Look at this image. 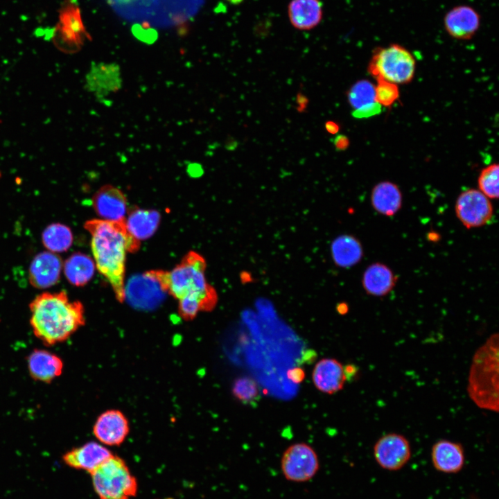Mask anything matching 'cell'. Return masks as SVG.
<instances>
[{
    "label": "cell",
    "instance_id": "cell-19",
    "mask_svg": "<svg viewBox=\"0 0 499 499\" xmlns=\"http://www.w3.org/2000/svg\"><path fill=\"white\" fill-rule=\"evenodd\" d=\"M312 378L317 389L329 394L342 389L347 380L343 365L333 358L318 361L313 369Z\"/></svg>",
    "mask_w": 499,
    "mask_h": 499
},
{
    "label": "cell",
    "instance_id": "cell-5",
    "mask_svg": "<svg viewBox=\"0 0 499 499\" xmlns=\"http://www.w3.org/2000/svg\"><path fill=\"white\" fill-rule=\"evenodd\" d=\"M367 70L376 81L408 84L414 77L416 60L405 46L393 43L374 49Z\"/></svg>",
    "mask_w": 499,
    "mask_h": 499
},
{
    "label": "cell",
    "instance_id": "cell-18",
    "mask_svg": "<svg viewBox=\"0 0 499 499\" xmlns=\"http://www.w3.org/2000/svg\"><path fill=\"white\" fill-rule=\"evenodd\" d=\"M28 370L33 379L50 383L59 377L63 371L60 357L45 349H34L28 356Z\"/></svg>",
    "mask_w": 499,
    "mask_h": 499
},
{
    "label": "cell",
    "instance_id": "cell-13",
    "mask_svg": "<svg viewBox=\"0 0 499 499\" xmlns=\"http://www.w3.org/2000/svg\"><path fill=\"white\" fill-rule=\"evenodd\" d=\"M61 258L49 251L37 254L31 261L28 269L30 283L38 289L50 288L57 283L62 271Z\"/></svg>",
    "mask_w": 499,
    "mask_h": 499
},
{
    "label": "cell",
    "instance_id": "cell-29",
    "mask_svg": "<svg viewBox=\"0 0 499 499\" xmlns=\"http://www.w3.org/2000/svg\"><path fill=\"white\" fill-rule=\"evenodd\" d=\"M234 396L244 404H254L260 398L256 382L250 377H240L236 379L232 387Z\"/></svg>",
    "mask_w": 499,
    "mask_h": 499
},
{
    "label": "cell",
    "instance_id": "cell-12",
    "mask_svg": "<svg viewBox=\"0 0 499 499\" xmlns=\"http://www.w3.org/2000/svg\"><path fill=\"white\" fill-rule=\"evenodd\" d=\"M481 25L479 12L469 5H458L450 9L444 15V27L453 39L468 40L478 31Z\"/></svg>",
    "mask_w": 499,
    "mask_h": 499
},
{
    "label": "cell",
    "instance_id": "cell-6",
    "mask_svg": "<svg viewBox=\"0 0 499 499\" xmlns=\"http://www.w3.org/2000/svg\"><path fill=\"white\" fill-rule=\"evenodd\" d=\"M90 474L99 499H130L137 493L136 478L119 457L112 455Z\"/></svg>",
    "mask_w": 499,
    "mask_h": 499
},
{
    "label": "cell",
    "instance_id": "cell-1",
    "mask_svg": "<svg viewBox=\"0 0 499 499\" xmlns=\"http://www.w3.org/2000/svg\"><path fill=\"white\" fill-rule=\"evenodd\" d=\"M84 227L91 235L96 268L110 283L116 299L124 301L126 252L137 251L140 241L128 231L125 219H92L87 220Z\"/></svg>",
    "mask_w": 499,
    "mask_h": 499
},
{
    "label": "cell",
    "instance_id": "cell-14",
    "mask_svg": "<svg viewBox=\"0 0 499 499\" xmlns=\"http://www.w3.org/2000/svg\"><path fill=\"white\" fill-rule=\"evenodd\" d=\"M112 455L104 444L89 441L67 451L63 455L62 459L71 468L91 473Z\"/></svg>",
    "mask_w": 499,
    "mask_h": 499
},
{
    "label": "cell",
    "instance_id": "cell-10",
    "mask_svg": "<svg viewBox=\"0 0 499 499\" xmlns=\"http://www.w3.org/2000/svg\"><path fill=\"white\" fill-rule=\"evenodd\" d=\"M86 36L78 7L71 1H66L60 8L53 33L56 44L62 49L75 50L82 44Z\"/></svg>",
    "mask_w": 499,
    "mask_h": 499
},
{
    "label": "cell",
    "instance_id": "cell-16",
    "mask_svg": "<svg viewBox=\"0 0 499 499\" xmlns=\"http://www.w3.org/2000/svg\"><path fill=\"white\" fill-rule=\"evenodd\" d=\"M128 423L125 416L117 410L101 414L94 426V435L98 441L106 446L121 444L128 433Z\"/></svg>",
    "mask_w": 499,
    "mask_h": 499
},
{
    "label": "cell",
    "instance_id": "cell-25",
    "mask_svg": "<svg viewBox=\"0 0 499 499\" xmlns=\"http://www.w3.org/2000/svg\"><path fill=\"white\" fill-rule=\"evenodd\" d=\"M331 255L335 265L349 268L357 264L363 256L359 240L351 235H341L333 240L331 247Z\"/></svg>",
    "mask_w": 499,
    "mask_h": 499
},
{
    "label": "cell",
    "instance_id": "cell-21",
    "mask_svg": "<svg viewBox=\"0 0 499 499\" xmlns=\"http://www.w3.org/2000/svg\"><path fill=\"white\" fill-rule=\"evenodd\" d=\"M397 277L393 271L381 263H374L365 270L362 284L365 292L375 297H383L394 288Z\"/></svg>",
    "mask_w": 499,
    "mask_h": 499
},
{
    "label": "cell",
    "instance_id": "cell-11",
    "mask_svg": "<svg viewBox=\"0 0 499 499\" xmlns=\"http://www.w3.org/2000/svg\"><path fill=\"white\" fill-rule=\"evenodd\" d=\"M374 457L382 469L396 471L401 469L411 457V447L405 437L388 433L380 437L374 446Z\"/></svg>",
    "mask_w": 499,
    "mask_h": 499
},
{
    "label": "cell",
    "instance_id": "cell-34",
    "mask_svg": "<svg viewBox=\"0 0 499 499\" xmlns=\"http://www.w3.org/2000/svg\"><path fill=\"white\" fill-rule=\"evenodd\" d=\"M344 370L347 380L349 379V378H354L358 373L357 368L353 365H347L344 366Z\"/></svg>",
    "mask_w": 499,
    "mask_h": 499
},
{
    "label": "cell",
    "instance_id": "cell-17",
    "mask_svg": "<svg viewBox=\"0 0 499 499\" xmlns=\"http://www.w3.org/2000/svg\"><path fill=\"white\" fill-rule=\"evenodd\" d=\"M431 460L437 471L455 474L462 471L465 464L464 448L459 443L440 439L432 447Z\"/></svg>",
    "mask_w": 499,
    "mask_h": 499
},
{
    "label": "cell",
    "instance_id": "cell-15",
    "mask_svg": "<svg viewBox=\"0 0 499 499\" xmlns=\"http://www.w3.org/2000/svg\"><path fill=\"white\" fill-rule=\"evenodd\" d=\"M92 204L96 213L103 220L118 221L125 219L127 199L118 188L107 184L94 195Z\"/></svg>",
    "mask_w": 499,
    "mask_h": 499
},
{
    "label": "cell",
    "instance_id": "cell-7",
    "mask_svg": "<svg viewBox=\"0 0 499 499\" xmlns=\"http://www.w3.org/2000/svg\"><path fill=\"white\" fill-rule=\"evenodd\" d=\"M167 292L160 279L159 270L136 274L125 285V300L140 310H152L164 301Z\"/></svg>",
    "mask_w": 499,
    "mask_h": 499
},
{
    "label": "cell",
    "instance_id": "cell-28",
    "mask_svg": "<svg viewBox=\"0 0 499 499\" xmlns=\"http://www.w3.org/2000/svg\"><path fill=\"white\" fill-rule=\"evenodd\" d=\"M478 184L479 190L490 199H498L499 195V166L491 164L480 172Z\"/></svg>",
    "mask_w": 499,
    "mask_h": 499
},
{
    "label": "cell",
    "instance_id": "cell-33",
    "mask_svg": "<svg viewBox=\"0 0 499 499\" xmlns=\"http://www.w3.org/2000/svg\"><path fill=\"white\" fill-rule=\"evenodd\" d=\"M326 130L332 134H336L340 130V125L335 121H328L324 125Z\"/></svg>",
    "mask_w": 499,
    "mask_h": 499
},
{
    "label": "cell",
    "instance_id": "cell-27",
    "mask_svg": "<svg viewBox=\"0 0 499 499\" xmlns=\"http://www.w3.org/2000/svg\"><path fill=\"white\" fill-rule=\"evenodd\" d=\"M71 229L61 223H52L42 232V241L44 247L51 252L60 253L67 251L73 243Z\"/></svg>",
    "mask_w": 499,
    "mask_h": 499
},
{
    "label": "cell",
    "instance_id": "cell-22",
    "mask_svg": "<svg viewBox=\"0 0 499 499\" xmlns=\"http://www.w3.org/2000/svg\"><path fill=\"white\" fill-rule=\"evenodd\" d=\"M348 100L353 109L354 117L362 118L376 114L380 110L375 96V85L365 80L356 82L349 89Z\"/></svg>",
    "mask_w": 499,
    "mask_h": 499
},
{
    "label": "cell",
    "instance_id": "cell-4",
    "mask_svg": "<svg viewBox=\"0 0 499 499\" xmlns=\"http://www.w3.org/2000/svg\"><path fill=\"white\" fill-rule=\"evenodd\" d=\"M468 393L480 408L498 411V334L480 347L473 358Z\"/></svg>",
    "mask_w": 499,
    "mask_h": 499
},
{
    "label": "cell",
    "instance_id": "cell-20",
    "mask_svg": "<svg viewBox=\"0 0 499 499\" xmlns=\"http://www.w3.org/2000/svg\"><path fill=\"white\" fill-rule=\"evenodd\" d=\"M288 15L294 28L301 30H311L322 19V4L319 0H291L288 6Z\"/></svg>",
    "mask_w": 499,
    "mask_h": 499
},
{
    "label": "cell",
    "instance_id": "cell-32",
    "mask_svg": "<svg viewBox=\"0 0 499 499\" xmlns=\"http://www.w3.org/2000/svg\"><path fill=\"white\" fill-rule=\"evenodd\" d=\"M304 376V371L300 369H293L289 371V378L295 382H300Z\"/></svg>",
    "mask_w": 499,
    "mask_h": 499
},
{
    "label": "cell",
    "instance_id": "cell-30",
    "mask_svg": "<svg viewBox=\"0 0 499 499\" xmlns=\"http://www.w3.org/2000/svg\"><path fill=\"white\" fill-rule=\"evenodd\" d=\"M375 96L378 104L381 107L392 106L399 98L398 85L387 81H377L375 86Z\"/></svg>",
    "mask_w": 499,
    "mask_h": 499
},
{
    "label": "cell",
    "instance_id": "cell-31",
    "mask_svg": "<svg viewBox=\"0 0 499 499\" xmlns=\"http://www.w3.org/2000/svg\"><path fill=\"white\" fill-rule=\"evenodd\" d=\"M333 143L335 149L338 151L346 150L349 145V139L343 134L337 135L334 138Z\"/></svg>",
    "mask_w": 499,
    "mask_h": 499
},
{
    "label": "cell",
    "instance_id": "cell-24",
    "mask_svg": "<svg viewBox=\"0 0 499 499\" xmlns=\"http://www.w3.org/2000/svg\"><path fill=\"white\" fill-rule=\"evenodd\" d=\"M160 218L157 211L137 209L129 213L125 222L130 234L140 241L149 238L155 233Z\"/></svg>",
    "mask_w": 499,
    "mask_h": 499
},
{
    "label": "cell",
    "instance_id": "cell-8",
    "mask_svg": "<svg viewBox=\"0 0 499 499\" xmlns=\"http://www.w3.org/2000/svg\"><path fill=\"white\" fill-rule=\"evenodd\" d=\"M281 469L287 480L294 482H307L318 472L319 458L310 446L305 443H296L283 452Z\"/></svg>",
    "mask_w": 499,
    "mask_h": 499
},
{
    "label": "cell",
    "instance_id": "cell-23",
    "mask_svg": "<svg viewBox=\"0 0 499 499\" xmlns=\"http://www.w3.org/2000/svg\"><path fill=\"white\" fill-rule=\"evenodd\" d=\"M402 193L399 186L389 181H383L372 189L371 202L373 209L385 216L395 215L402 206Z\"/></svg>",
    "mask_w": 499,
    "mask_h": 499
},
{
    "label": "cell",
    "instance_id": "cell-26",
    "mask_svg": "<svg viewBox=\"0 0 499 499\" xmlns=\"http://www.w3.org/2000/svg\"><path fill=\"white\" fill-rule=\"evenodd\" d=\"M96 265L87 254L77 252L63 263L62 270L67 281L76 286H83L93 277Z\"/></svg>",
    "mask_w": 499,
    "mask_h": 499
},
{
    "label": "cell",
    "instance_id": "cell-3",
    "mask_svg": "<svg viewBox=\"0 0 499 499\" xmlns=\"http://www.w3.org/2000/svg\"><path fill=\"white\" fill-rule=\"evenodd\" d=\"M29 309L34 335L49 347L67 340L85 322L82 304L70 301L64 291L38 295Z\"/></svg>",
    "mask_w": 499,
    "mask_h": 499
},
{
    "label": "cell",
    "instance_id": "cell-9",
    "mask_svg": "<svg viewBox=\"0 0 499 499\" xmlns=\"http://www.w3.org/2000/svg\"><path fill=\"white\" fill-rule=\"evenodd\" d=\"M455 209L457 218L467 229L485 225L493 212L489 198L475 189H466L459 195Z\"/></svg>",
    "mask_w": 499,
    "mask_h": 499
},
{
    "label": "cell",
    "instance_id": "cell-2",
    "mask_svg": "<svg viewBox=\"0 0 499 499\" xmlns=\"http://www.w3.org/2000/svg\"><path fill=\"white\" fill-rule=\"evenodd\" d=\"M206 262L191 251L170 272L159 270L160 279L168 294L179 301V313L186 319L194 317L200 310H209L217 295L205 277Z\"/></svg>",
    "mask_w": 499,
    "mask_h": 499
}]
</instances>
